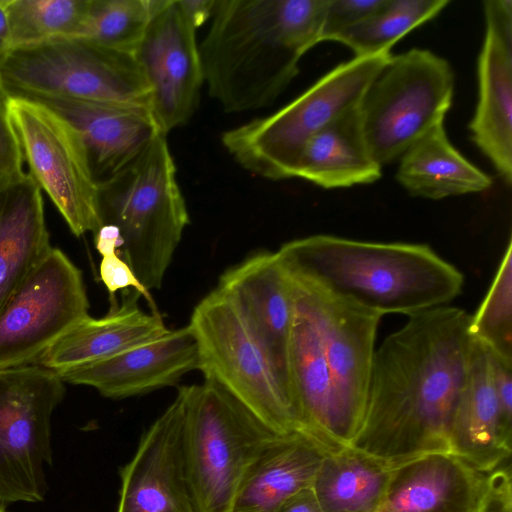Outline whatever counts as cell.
Returning <instances> with one entry per match:
<instances>
[{"label": "cell", "instance_id": "1", "mask_svg": "<svg viewBox=\"0 0 512 512\" xmlns=\"http://www.w3.org/2000/svg\"><path fill=\"white\" fill-rule=\"evenodd\" d=\"M447 305L408 316L375 351L364 414L349 447L383 459L451 453L450 428L473 336Z\"/></svg>", "mask_w": 512, "mask_h": 512}, {"label": "cell", "instance_id": "2", "mask_svg": "<svg viewBox=\"0 0 512 512\" xmlns=\"http://www.w3.org/2000/svg\"><path fill=\"white\" fill-rule=\"evenodd\" d=\"M327 0H217L199 46L204 83L224 111L271 105L321 42Z\"/></svg>", "mask_w": 512, "mask_h": 512}, {"label": "cell", "instance_id": "3", "mask_svg": "<svg viewBox=\"0 0 512 512\" xmlns=\"http://www.w3.org/2000/svg\"><path fill=\"white\" fill-rule=\"evenodd\" d=\"M284 269L322 291L382 316L447 305L463 274L429 246L313 235L283 244Z\"/></svg>", "mask_w": 512, "mask_h": 512}, {"label": "cell", "instance_id": "4", "mask_svg": "<svg viewBox=\"0 0 512 512\" xmlns=\"http://www.w3.org/2000/svg\"><path fill=\"white\" fill-rule=\"evenodd\" d=\"M98 212L100 225L120 232L118 256L147 291L159 289L189 224L165 134H157L129 163L98 182Z\"/></svg>", "mask_w": 512, "mask_h": 512}, {"label": "cell", "instance_id": "5", "mask_svg": "<svg viewBox=\"0 0 512 512\" xmlns=\"http://www.w3.org/2000/svg\"><path fill=\"white\" fill-rule=\"evenodd\" d=\"M183 465L196 512H232L247 473L279 436L222 386H182Z\"/></svg>", "mask_w": 512, "mask_h": 512}, {"label": "cell", "instance_id": "6", "mask_svg": "<svg viewBox=\"0 0 512 512\" xmlns=\"http://www.w3.org/2000/svg\"><path fill=\"white\" fill-rule=\"evenodd\" d=\"M391 55L382 52L340 63L275 113L224 132L223 146L255 175L271 180L293 178L307 142L360 104Z\"/></svg>", "mask_w": 512, "mask_h": 512}, {"label": "cell", "instance_id": "7", "mask_svg": "<svg viewBox=\"0 0 512 512\" xmlns=\"http://www.w3.org/2000/svg\"><path fill=\"white\" fill-rule=\"evenodd\" d=\"M5 97L56 98L150 109L151 89L135 53L86 38L12 49L0 69Z\"/></svg>", "mask_w": 512, "mask_h": 512}, {"label": "cell", "instance_id": "8", "mask_svg": "<svg viewBox=\"0 0 512 512\" xmlns=\"http://www.w3.org/2000/svg\"><path fill=\"white\" fill-rule=\"evenodd\" d=\"M189 326L204 379L222 386L276 434L300 433L315 441L268 355L223 292L215 288L207 294Z\"/></svg>", "mask_w": 512, "mask_h": 512}, {"label": "cell", "instance_id": "9", "mask_svg": "<svg viewBox=\"0 0 512 512\" xmlns=\"http://www.w3.org/2000/svg\"><path fill=\"white\" fill-rule=\"evenodd\" d=\"M454 72L449 62L426 49L391 55L359 104L368 149L388 164L438 124L451 107Z\"/></svg>", "mask_w": 512, "mask_h": 512}, {"label": "cell", "instance_id": "10", "mask_svg": "<svg viewBox=\"0 0 512 512\" xmlns=\"http://www.w3.org/2000/svg\"><path fill=\"white\" fill-rule=\"evenodd\" d=\"M57 372L33 363L0 368V504L43 501L52 464L51 418L65 394Z\"/></svg>", "mask_w": 512, "mask_h": 512}, {"label": "cell", "instance_id": "11", "mask_svg": "<svg viewBox=\"0 0 512 512\" xmlns=\"http://www.w3.org/2000/svg\"><path fill=\"white\" fill-rule=\"evenodd\" d=\"M5 99L28 173L49 195L74 235L94 233L100 226L98 182L78 133L37 101Z\"/></svg>", "mask_w": 512, "mask_h": 512}, {"label": "cell", "instance_id": "12", "mask_svg": "<svg viewBox=\"0 0 512 512\" xmlns=\"http://www.w3.org/2000/svg\"><path fill=\"white\" fill-rule=\"evenodd\" d=\"M88 310L81 271L52 247L0 310V368L36 363Z\"/></svg>", "mask_w": 512, "mask_h": 512}, {"label": "cell", "instance_id": "13", "mask_svg": "<svg viewBox=\"0 0 512 512\" xmlns=\"http://www.w3.org/2000/svg\"><path fill=\"white\" fill-rule=\"evenodd\" d=\"M287 274L300 289L319 330L334 388L342 443L349 447L362 422L382 315Z\"/></svg>", "mask_w": 512, "mask_h": 512}, {"label": "cell", "instance_id": "14", "mask_svg": "<svg viewBox=\"0 0 512 512\" xmlns=\"http://www.w3.org/2000/svg\"><path fill=\"white\" fill-rule=\"evenodd\" d=\"M196 29L178 0H155L135 52L150 85L151 113L165 135L186 124L199 103L204 75Z\"/></svg>", "mask_w": 512, "mask_h": 512}, {"label": "cell", "instance_id": "15", "mask_svg": "<svg viewBox=\"0 0 512 512\" xmlns=\"http://www.w3.org/2000/svg\"><path fill=\"white\" fill-rule=\"evenodd\" d=\"M185 393L143 433L132 459L120 469L116 512H196L182 454Z\"/></svg>", "mask_w": 512, "mask_h": 512}, {"label": "cell", "instance_id": "16", "mask_svg": "<svg viewBox=\"0 0 512 512\" xmlns=\"http://www.w3.org/2000/svg\"><path fill=\"white\" fill-rule=\"evenodd\" d=\"M485 36L478 57V101L471 138L506 182H512V1L483 2Z\"/></svg>", "mask_w": 512, "mask_h": 512}, {"label": "cell", "instance_id": "17", "mask_svg": "<svg viewBox=\"0 0 512 512\" xmlns=\"http://www.w3.org/2000/svg\"><path fill=\"white\" fill-rule=\"evenodd\" d=\"M198 368L197 342L188 324L107 359L57 373L64 382L123 399L175 385Z\"/></svg>", "mask_w": 512, "mask_h": 512}, {"label": "cell", "instance_id": "18", "mask_svg": "<svg viewBox=\"0 0 512 512\" xmlns=\"http://www.w3.org/2000/svg\"><path fill=\"white\" fill-rule=\"evenodd\" d=\"M216 288L235 305L293 400L288 370L292 297L277 252L250 255L227 269Z\"/></svg>", "mask_w": 512, "mask_h": 512}, {"label": "cell", "instance_id": "19", "mask_svg": "<svg viewBox=\"0 0 512 512\" xmlns=\"http://www.w3.org/2000/svg\"><path fill=\"white\" fill-rule=\"evenodd\" d=\"M31 100L47 106L75 129L97 182L124 167L161 133L147 107L56 98Z\"/></svg>", "mask_w": 512, "mask_h": 512}, {"label": "cell", "instance_id": "20", "mask_svg": "<svg viewBox=\"0 0 512 512\" xmlns=\"http://www.w3.org/2000/svg\"><path fill=\"white\" fill-rule=\"evenodd\" d=\"M489 484L452 453L426 455L397 470L378 512H479Z\"/></svg>", "mask_w": 512, "mask_h": 512}, {"label": "cell", "instance_id": "21", "mask_svg": "<svg viewBox=\"0 0 512 512\" xmlns=\"http://www.w3.org/2000/svg\"><path fill=\"white\" fill-rule=\"evenodd\" d=\"M511 442L494 390L492 353L473 338L466 380L450 428L451 453L478 470L491 472L509 460Z\"/></svg>", "mask_w": 512, "mask_h": 512}, {"label": "cell", "instance_id": "22", "mask_svg": "<svg viewBox=\"0 0 512 512\" xmlns=\"http://www.w3.org/2000/svg\"><path fill=\"white\" fill-rule=\"evenodd\" d=\"M121 304L102 318L85 317L56 340L36 362L60 372L101 361L168 331L161 315L138 306L142 297L125 290Z\"/></svg>", "mask_w": 512, "mask_h": 512}, {"label": "cell", "instance_id": "23", "mask_svg": "<svg viewBox=\"0 0 512 512\" xmlns=\"http://www.w3.org/2000/svg\"><path fill=\"white\" fill-rule=\"evenodd\" d=\"M41 189L28 172L0 183V310L51 250Z\"/></svg>", "mask_w": 512, "mask_h": 512}, {"label": "cell", "instance_id": "24", "mask_svg": "<svg viewBox=\"0 0 512 512\" xmlns=\"http://www.w3.org/2000/svg\"><path fill=\"white\" fill-rule=\"evenodd\" d=\"M326 454L303 434L279 436L247 473L232 512H276L289 497L312 486Z\"/></svg>", "mask_w": 512, "mask_h": 512}, {"label": "cell", "instance_id": "25", "mask_svg": "<svg viewBox=\"0 0 512 512\" xmlns=\"http://www.w3.org/2000/svg\"><path fill=\"white\" fill-rule=\"evenodd\" d=\"M381 167L368 149L358 105L339 115L307 142L293 178L325 189L346 188L377 181Z\"/></svg>", "mask_w": 512, "mask_h": 512}, {"label": "cell", "instance_id": "26", "mask_svg": "<svg viewBox=\"0 0 512 512\" xmlns=\"http://www.w3.org/2000/svg\"><path fill=\"white\" fill-rule=\"evenodd\" d=\"M418 458L383 459L343 447L323 457L312 488L323 512H378L397 470Z\"/></svg>", "mask_w": 512, "mask_h": 512}, {"label": "cell", "instance_id": "27", "mask_svg": "<svg viewBox=\"0 0 512 512\" xmlns=\"http://www.w3.org/2000/svg\"><path fill=\"white\" fill-rule=\"evenodd\" d=\"M396 179L409 194L433 200L482 192L492 185L491 178L451 144L443 123L401 155Z\"/></svg>", "mask_w": 512, "mask_h": 512}, {"label": "cell", "instance_id": "28", "mask_svg": "<svg viewBox=\"0 0 512 512\" xmlns=\"http://www.w3.org/2000/svg\"><path fill=\"white\" fill-rule=\"evenodd\" d=\"M449 0H385L368 18L337 35L333 41L349 47L355 57L390 52L414 28L436 17Z\"/></svg>", "mask_w": 512, "mask_h": 512}, {"label": "cell", "instance_id": "29", "mask_svg": "<svg viewBox=\"0 0 512 512\" xmlns=\"http://www.w3.org/2000/svg\"><path fill=\"white\" fill-rule=\"evenodd\" d=\"M92 0H4L12 49L80 37Z\"/></svg>", "mask_w": 512, "mask_h": 512}, {"label": "cell", "instance_id": "30", "mask_svg": "<svg viewBox=\"0 0 512 512\" xmlns=\"http://www.w3.org/2000/svg\"><path fill=\"white\" fill-rule=\"evenodd\" d=\"M470 331L495 357L512 365L511 239L485 298L471 316Z\"/></svg>", "mask_w": 512, "mask_h": 512}, {"label": "cell", "instance_id": "31", "mask_svg": "<svg viewBox=\"0 0 512 512\" xmlns=\"http://www.w3.org/2000/svg\"><path fill=\"white\" fill-rule=\"evenodd\" d=\"M155 0H92L80 37L135 53L150 22Z\"/></svg>", "mask_w": 512, "mask_h": 512}, {"label": "cell", "instance_id": "32", "mask_svg": "<svg viewBox=\"0 0 512 512\" xmlns=\"http://www.w3.org/2000/svg\"><path fill=\"white\" fill-rule=\"evenodd\" d=\"M385 0H327L321 28V42L333 41L341 32L368 18Z\"/></svg>", "mask_w": 512, "mask_h": 512}, {"label": "cell", "instance_id": "33", "mask_svg": "<svg viewBox=\"0 0 512 512\" xmlns=\"http://www.w3.org/2000/svg\"><path fill=\"white\" fill-rule=\"evenodd\" d=\"M100 279L110 295L111 308L118 306L116 293L120 290H135L153 305L149 291H147L136 277L129 264L117 254L104 256L101 259Z\"/></svg>", "mask_w": 512, "mask_h": 512}, {"label": "cell", "instance_id": "34", "mask_svg": "<svg viewBox=\"0 0 512 512\" xmlns=\"http://www.w3.org/2000/svg\"><path fill=\"white\" fill-rule=\"evenodd\" d=\"M23 154L0 92V183L24 172Z\"/></svg>", "mask_w": 512, "mask_h": 512}, {"label": "cell", "instance_id": "35", "mask_svg": "<svg viewBox=\"0 0 512 512\" xmlns=\"http://www.w3.org/2000/svg\"><path fill=\"white\" fill-rule=\"evenodd\" d=\"M492 367L493 384L501 421L505 431L512 435V365L492 354Z\"/></svg>", "mask_w": 512, "mask_h": 512}, {"label": "cell", "instance_id": "36", "mask_svg": "<svg viewBox=\"0 0 512 512\" xmlns=\"http://www.w3.org/2000/svg\"><path fill=\"white\" fill-rule=\"evenodd\" d=\"M93 234L95 248L102 257L118 255L122 247V239L117 227L111 224H102Z\"/></svg>", "mask_w": 512, "mask_h": 512}, {"label": "cell", "instance_id": "37", "mask_svg": "<svg viewBox=\"0 0 512 512\" xmlns=\"http://www.w3.org/2000/svg\"><path fill=\"white\" fill-rule=\"evenodd\" d=\"M276 512H323V510L310 486L289 497Z\"/></svg>", "mask_w": 512, "mask_h": 512}, {"label": "cell", "instance_id": "38", "mask_svg": "<svg viewBox=\"0 0 512 512\" xmlns=\"http://www.w3.org/2000/svg\"><path fill=\"white\" fill-rule=\"evenodd\" d=\"M186 16L198 28L212 17L217 0H178Z\"/></svg>", "mask_w": 512, "mask_h": 512}, {"label": "cell", "instance_id": "39", "mask_svg": "<svg viewBox=\"0 0 512 512\" xmlns=\"http://www.w3.org/2000/svg\"><path fill=\"white\" fill-rule=\"evenodd\" d=\"M11 51L10 31L4 0H0V69L6 62Z\"/></svg>", "mask_w": 512, "mask_h": 512}, {"label": "cell", "instance_id": "40", "mask_svg": "<svg viewBox=\"0 0 512 512\" xmlns=\"http://www.w3.org/2000/svg\"><path fill=\"white\" fill-rule=\"evenodd\" d=\"M0 512H6L3 505L0 504Z\"/></svg>", "mask_w": 512, "mask_h": 512}]
</instances>
